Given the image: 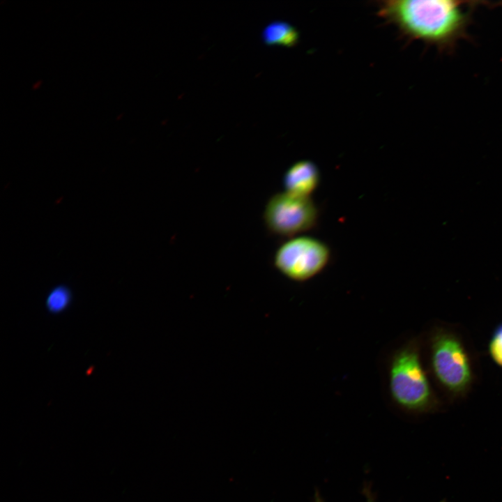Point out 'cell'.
<instances>
[{
    "label": "cell",
    "instance_id": "obj_1",
    "mask_svg": "<svg viewBox=\"0 0 502 502\" xmlns=\"http://www.w3.org/2000/svg\"><path fill=\"white\" fill-rule=\"evenodd\" d=\"M379 15L411 39L441 50H451L466 33L470 15L463 2L451 0H389Z\"/></svg>",
    "mask_w": 502,
    "mask_h": 502
},
{
    "label": "cell",
    "instance_id": "obj_2",
    "mask_svg": "<svg viewBox=\"0 0 502 502\" xmlns=\"http://www.w3.org/2000/svg\"><path fill=\"white\" fill-rule=\"evenodd\" d=\"M388 387L393 402L406 413L423 414L436 409L438 402L423 367L416 340L405 343L393 353Z\"/></svg>",
    "mask_w": 502,
    "mask_h": 502
},
{
    "label": "cell",
    "instance_id": "obj_3",
    "mask_svg": "<svg viewBox=\"0 0 502 502\" xmlns=\"http://www.w3.org/2000/svg\"><path fill=\"white\" fill-rule=\"evenodd\" d=\"M430 365L436 381L452 395L462 396L470 388L473 372L469 355L452 332L438 328L432 333Z\"/></svg>",
    "mask_w": 502,
    "mask_h": 502
},
{
    "label": "cell",
    "instance_id": "obj_4",
    "mask_svg": "<svg viewBox=\"0 0 502 502\" xmlns=\"http://www.w3.org/2000/svg\"><path fill=\"white\" fill-rule=\"evenodd\" d=\"M318 213L310 197L285 191L269 199L264 220L267 228L275 234L291 237L312 229L317 222Z\"/></svg>",
    "mask_w": 502,
    "mask_h": 502
},
{
    "label": "cell",
    "instance_id": "obj_5",
    "mask_svg": "<svg viewBox=\"0 0 502 502\" xmlns=\"http://www.w3.org/2000/svg\"><path fill=\"white\" fill-rule=\"evenodd\" d=\"M330 257L324 242L310 236H297L284 243L274 257L280 273L295 281H305L320 273Z\"/></svg>",
    "mask_w": 502,
    "mask_h": 502
},
{
    "label": "cell",
    "instance_id": "obj_6",
    "mask_svg": "<svg viewBox=\"0 0 502 502\" xmlns=\"http://www.w3.org/2000/svg\"><path fill=\"white\" fill-rule=\"evenodd\" d=\"M319 179V172L315 164L309 160H301L287 169L284 177V184L288 192L310 197L317 188Z\"/></svg>",
    "mask_w": 502,
    "mask_h": 502
},
{
    "label": "cell",
    "instance_id": "obj_7",
    "mask_svg": "<svg viewBox=\"0 0 502 502\" xmlns=\"http://www.w3.org/2000/svg\"><path fill=\"white\" fill-rule=\"evenodd\" d=\"M264 42L269 45L292 47L298 41L299 34L288 22L277 21L268 24L262 32Z\"/></svg>",
    "mask_w": 502,
    "mask_h": 502
},
{
    "label": "cell",
    "instance_id": "obj_8",
    "mask_svg": "<svg viewBox=\"0 0 502 502\" xmlns=\"http://www.w3.org/2000/svg\"><path fill=\"white\" fill-rule=\"evenodd\" d=\"M71 298V293L66 287L63 285L56 287L47 295L46 307L51 313H61L69 306Z\"/></svg>",
    "mask_w": 502,
    "mask_h": 502
},
{
    "label": "cell",
    "instance_id": "obj_9",
    "mask_svg": "<svg viewBox=\"0 0 502 502\" xmlns=\"http://www.w3.org/2000/svg\"><path fill=\"white\" fill-rule=\"evenodd\" d=\"M488 348L493 361L502 367V324L496 328L492 334Z\"/></svg>",
    "mask_w": 502,
    "mask_h": 502
},
{
    "label": "cell",
    "instance_id": "obj_10",
    "mask_svg": "<svg viewBox=\"0 0 502 502\" xmlns=\"http://www.w3.org/2000/svg\"><path fill=\"white\" fill-rule=\"evenodd\" d=\"M363 493L365 497V502H377L375 496L369 485H365L364 486ZM440 502H445V501H441Z\"/></svg>",
    "mask_w": 502,
    "mask_h": 502
},
{
    "label": "cell",
    "instance_id": "obj_11",
    "mask_svg": "<svg viewBox=\"0 0 502 502\" xmlns=\"http://www.w3.org/2000/svg\"><path fill=\"white\" fill-rule=\"evenodd\" d=\"M314 502H326L321 497L320 493L316 491L314 495Z\"/></svg>",
    "mask_w": 502,
    "mask_h": 502
}]
</instances>
